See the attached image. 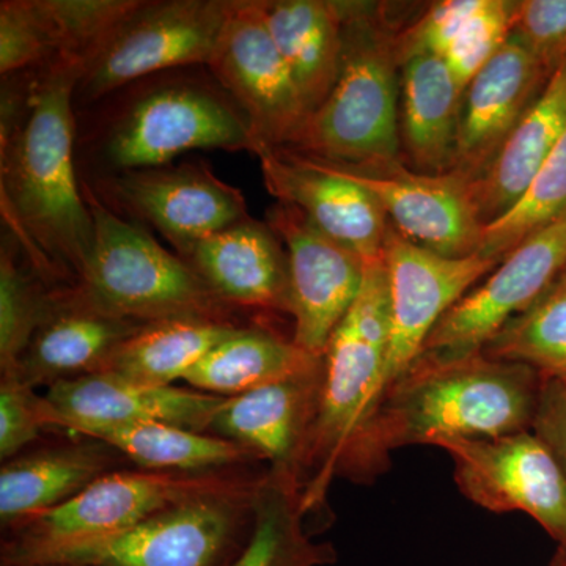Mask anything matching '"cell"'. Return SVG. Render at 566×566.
<instances>
[{"instance_id": "7bdbcfd3", "label": "cell", "mask_w": 566, "mask_h": 566, "mask_svg": "<svg viewBox=\"0 0 566 566\" xmlns=\"http://www.w3.org/2000/svg\"><path fill=\"white\" fill-rule=\"evenodd\" d=\"M566 379V378H565Z\"/></svg>"}, {"instance_id": "7a4b0ae2", "label": "cell", "mask_w": 566, "mask_h": 566, "mask_svg": "<svg viewBox=\"0 0 566 566\" xmlns=\"http://www.w3.org/2000/svg\"><path fill=\"white\" fill-rule=\"evenodd\" d=\"M248 115L208 66L163 71L76 112L81 181L172 164L196 150L255 151Z\"/></svg>"}, {"instance_id": "30bf717a", "label": "cell", "mask_w": 566, "mask_h": 566, "mask_svg": "<svg viewBox=\"0 0 566 566\" xmlns=\"http://www.w3.org/2000/svg\"><path fill=\"white\" fill-rule=\"evenodd\" d=\"M84 185L115 214L161 233L182 260L205 238L249 218L243 192L203 161L132 170Z\"/></svg>"}, {"instance_id": "74e56055", "label": "cell", "mask_w": 566, "mask_h": 566, "mask_svg": "<svg viewBox=\"0 0 566 566\" xmlns=\"http://www.w3.org/2000/svg\"><path fill=\"white\" fill-rule=\"evenodd\" d=\"M51 63L28 0L0 2V73L2 76Z\"/></svg>"}, {"instance_id": "3957f363", "label": "cell", "mask_w": 566, "mask_h": 566, "mask_svg": "<svg viewBox=\"0 0 566 566\" xmlns=\"http://www.w3.org/2000/svg\"><path fill=\"white\" fill-rule=\"evenodd\" d=\"M542 382L535 368L483 352L457 359L419 357L386 390L353 482H374L385 474L390 452L403 447L532 430Z\"/></svg>"}, {"instance_id": "d4e9b609", "label": "cell", "mask_w": 566, "mask_h": 566, "mask_svg": "<svg viewBox=\"0 0 566 566\" xmlns=\"http://www.w3.org/2000/svg\"><path fill=\"white\" fill-rule=\"evenodd\" d=\"M401 139L424 174L452 172L464 93L444 59L416 52L401 59Z\"/></svg>"}, {"instance_id": "6da1fadb", "label": "cell", "mask_w": 566, "mask_h": 566, "mask_svg": "<svg viewBox=\"0 0 566 566\" xmlns=\"http://www.w3.org/2000/svg\"><path fill=\"white\" fill-rule=\"evenodd\" d=\"M81 65L59 59L2 76V214L7 232L54 286L73 285L95 240L76 166Z\"/></svg>"}, {"instance_id": "8fae6325", "label": "cell", "mask_w": 566, "mask_h": 566, "mask_svg": "<svg viewBox=\"0 0 566 566\" xmlns=\"http://www.w3.org/2000/svg\"><path fill=\"white\" fill-rule=\"evenodd\" d=\"M458 490L491 513H526L566 553V475L534 430L491 439H446Z\"/></svg>"}, {"instance_id": "83f0119b", "label": "cell", "mask_w": 566, "mask_h": 566, "mask_svg": "<svg viewBox=\"0 0 566 566\" xmlns=\"http://www.w3.org/2000/svg\"><path fill=\"white\" fill-rule=\"evenodd\" d=\"M80 436L99 439L147 471L200 472L263 463L244 447L210 433L166 423L88 427Z\"/></svg>"}, {"instance_id": "f35d334b", "label": "cell", "mask_w": 566, "mask_h": 566, "mask_svg": "<svg viewBox=\"0 0 566 566\" xmlns=\"http://www.w3.org/2000/svg\"><path fill=\"white\" fill-rule=\"evenodd\" d=\"M535 431L549 446L566 475V379L557 376H543L536 406ZM565 553V551H560ZM566 554V553H565Z\"/></svg>"}, {"instance_id": "7402d4cb", "label": "cell", "mask_w": 566, "mask_h": 566, "mask_svg": "<svg viewBox=\"0 0 566 566\" xmlns=\"http://www.w3.org/2000/svg\"><path fill=\"white\" fill-rule=\"evenodd\" d=\"M65 434L61 441L33 444L20 455L2 461L0 521L3 531L66 504L104 475L134 468L128 458L99 439Z\"/></svg>"}, {"instance_id": "e575fe53", "label": "cell", "mask_w": 566, "mask_h": 566, "mask_svg": "<svg viewBox=\"0 0 566 566\" xmlns=\"http://www.w3.org/2000/svg\"><path fill=\"white\" fill-rule=\"evenodd\" d=\"M515 2L482 0L452 46L442 55L463 91L512 35Z\"/></svg>"}, {"instance_id": "836d02e7", "label": "cell", "mask_w": 566, "mask_h": 566, "mask_svg": "<svg viewBox=\"0 0 566 566\" xmlns=\"http://www.w3.org/2000/svg\"><path fill=\"white\" fill-rule=\"evenodd\" d=\"M137 0H29L52 61H81Z\"/></svg>"}, {"instance_id": "d6a6232c", "label": "cell", "mask_w": 566, "mask_h": 566, "mask_svg": "<svg viewBox=\"0 0 566 566\" xmlns=\"http://www.w3.org/2000/svg\"><path fill=\"white\" fill-rule=\"evenodd\" d=\"M566 212V129L512 210L483 227L480 255L501 263L510 252Z\"/></svg>"}, {"instance_id": "ee69618b", "label": "cell", "mask_w": 566, "mask_h": 566, "mask_svg": "<svg viewBox=\"0 0 566 566\" xmlns=\"http://www.w3.org/2000/svg\"><path fill=\"white\" fill-rule=\"evenodd\" d=\"M565 554V553H564Z\"/></svg>"}, {"instance_id": "cb8c5ba5", "label": "cell", "mask_w": 566, "mask_h": 566, "mask_svg": "<svg viewBox=\"0 0 566 566\" xmlns=\"http://www.w3.org/2000/svg\"><path fill=\"white\" fill-rule=\"evenodd\" d=\"M566 129V62L509 134L485 172L472 181L483 227L512 210Z\"/></svg>"}, {"instance_id": "ac0fdd59", "label": "cell", "mask_w": 566, "mask_h": 566, "mask_svg": "<svg viewBox=\"0 0 566 566\" xmlns=\"http://www.w3.org/2000/svg\"><path fill=\"white\" fill-rule=\"evenodd\" d=\"M44 398L50 433L129 423H166L208 433L226 400L191 387L139 385L102 371L57 382Z\"/></svg>"}, {"instance_id": "e0dca14e", "label": "cell", "mask_w": 566, "mask_h": 566, "mask_svg": "<svg viewBox=\"0 0 566 566\" xmlns=\"http://www.w3.org/2000/svg\"><path fill=\"white\" fill-rule=\"evenodd\" d=\"M256 156L264 186L279 203L304 212L327 237L359 253L381 259L387 216L374 196L322 159L289 148L259 145Z\"/></svg>"}, {"instance_id": "d6986e66", "label": "cell", "mask_w": 566, "mask_h": 566, "mask_svg": "<svg viewBox=\"0 0 566 566\" xmlns=\"http://www.w3.org/2000/svg\"><path fill=\"white\" fill-rule=\"evenodd\" d=\"M322 382L323 360L292 378L226 398L208 433L251 450L270 472L301 485Z\"/></svg>"}, {"instance_id": "60d3db41", "label": "cell", "mask_w": 566, "mask_h": 566, "mask_svg": "<svg viewBox=\"0 0 566 566\" xmlns=\"http://www.w3.org/2000/svg\"><path fill=\"white\" fill-rule=\"evenodd\" d=\"M554 566H566V554L560 553V556H558L556 564Z\"/></svg>"}, {"instance_id": "9c48e42d", "label": "cell", "mask_w": 566, "mask_h": 566, "mask_svg": "<svg viewBox=\"0 0 566 566\" xmlns=\"http://www.w3.org/2000/svg\"><path fill=\"white\" fill-rule=\"evenodd\" d=\"M232 0H137L82 59L74 112L163 71L207 66Z\"/></svg>"}, {"instance_id": "52a82bcc", "label": "cell", "mask_w": 566, "mask_h": 566, "mask_svg": "<svg viewBox=\"0 0 566 566\" xmlns=\"http://www.w3.org/2000/svg\"><path fill=\"white\" fill-rule=\"evenodd\" d=\"M266 472L259 464L200 472L137 468L112 472L66 504L3 531L0 564L13 566L52 547L118 534L200 495L249 490Z\"/></svg>"}, {"instance_id": "4316f807", "label": "cell", "mask_w": 566, "mask_h": 566, "mask_svg": "<svg viewBox=\"0 0 566 566\" xmlns=\"http://www.w3.org/2000/svg\"><path fill=\"white\" fill-rule=\"evenodd\" d=\"M323 357L312 356L262 324L240 327L212 348L182 378L188 387L218 397H237L311 370Z\"/></svg>"}, {"instance_id": "484cf974", "label": "cell", "mask_w": 566, "mask_h": 566, "mask_svg": "<svg viewBox=\"0 0 566 566\" xmlns=\"http://www.w3.org/2000/svg\"><path fill=\"white\" fill-rule=\"evenodd\" d=\"M264 24L311 115L333 91L340 71V2L260 0Z\"/></svg>"}, {"instance_id": "8d00e7d4", "label": "cell", "mask_w": 566, "mask_h": 566, "mask_svg": "<svg viewBox=\"0 0 566 566\" xmlns=\"http://www.w3.org/2000/svg\"><path fill=\"white\" fill-rule=\"evenodd\" d=\"M512 35L553 76L566 62V0L515 2Z\"/></svg>"}, {"instance_id": "4dcf8cb0", "label": "cell", "mask_w": 566, "mask_h": 566, "mask_svg": "<svg viewBox=\"0 0 566 566\" xmlns=\"http://www.w3.org/2000/svg\"><path fill=\"white\" fill-rule=\"evenodd\" d=\"M52 286L9 232L0 249V374L14 370L50 312Z\"/></svg>"}, {"instance_id": "277c9868", "label": "cell", "mask_w": 566, "mask_h": 566, "mask_svg": "<svg viewBox=\"0 0 566 566\" xmlns=\"http://www.w3.org/2000/svg\"><path fill=\"white\" fill-rule=\"evenodd\" d=\"M390 340L385 260L365 262L363 289L323 354V382L303 468L305 517L326 504L335 479L352 480L368 427L385 395Z\"/></svg>"}, {"instance_id": "5bb4252c", "label": "cell", "mask_w": 566, "mask_h": 566, "mask_svg": "<svg viewBox=\"0 0 566 566\" xmlns=\"http://www.w3.org/2000/svg\"><path fill=\"white\" fill-rule=\"evenodd\" d=\"M390 296V340L385 394L422 356L447 312L499 262L480 253L453 259L408 240L390 223L385 251ZM385 397V395H382Z\"/></svg>"}, {"instance_id": "ab89813d", "label": "cell", "mask_w": 566, "mask_h": 566, "mask_svg": "<svg viewBox=\"0 0 566 566\" xmlns=\"http://www.w3.org/2000/svg\"><path fill=\"white\" fill-rule=\"evenodd\" d=\"M554 285H566V266L565 270L562 271V274L558 275L557 281L553 283V286Z\"/></svg>"}, {"instance_id": "1f68e13d", "label": "cell", "mask_w": 566, "mask_h": 566, "mask_svg": "<svg viewBox=\"0 0 566 566\" xmlns=\"http://www.w3.org/2000/svg\"><path fill=\"white\" fill-rule=\"evenodd\" d=\"M488 356L566 378V285H554L524 314L505 324L483 349Z\"/></svg>"}, {"instance_id": "ba28073f", "label": "cell", "mask_w": 566, "mask_h": 566, "mask_svg": "<svg viewBox=\"0 0 566 566\" xmlns=\"http://www.w3.org/2000/svg\"><path fill=\"white\" fill-rule=\"evenodd\" d=\"M262 482L200 495L118 534L52 547L13 566H232L251 539Z\"/></svg>"}, {"instance_id": "4fadbf2b", "label": "cell", "mask_w": 566, "mask_h": 566, "mask_svg": "<svg viewBox=\"0 0 566 566\" xmlns=\"http://www.w3.org/2000/svg\"><path fill=\"white\" fill-rule=\"evenodd\" d=\"M566 266V212L517 245L438 323L422 356L457 359L482 353L495 334L545 296Z\"/></svg>"}, {"instance_id": "9a60e30c", "label": "cell", "mask_w": 566, "mask_h": 566, "mask_svg": "<svg viewBox=\"0 0 566 566\" xmlns=\"http://www.w3.org/2000/svg\"><path fill=\"white\" fill-rule=\"evenodd\" d=\"M266 222L289 255L293 342L312 356L323 357L363 289L367 260L327 237L290 205L271 207Z\"/></svg>"}, {"instance_id": "603a6c76", "label": "cell", "mask_w": 566, "mask_h": 566, "mask_svg": "<svg viewBox=\"0 0 566 566\" xmlns=\"http://www.w3.org/2000/svg\"><path fill=\"white\" fill-rule=\"evenodd\" d=\"M185 262L230 307L290 315L289 255L268 222L249 216L205 238Z\"/></svg>"}, {"instance_id": "ffe728a7", "label": "cell", "mask_w": 566, "mask_h": 566, "mask_svg": "<svg viewBox=\"0 0 566 566\" xmlns=\"http://www.w3.org/2000/svg\"><path fill=\"white\" fill-rule=\"evenodd\" d=\"M547 81L526 46L510 35L465 88L452 172L471 181L485 172Z\"/></svg>"}, {"instance_id": "b9f144b4", "label": "cell", "mask_w": 566, "mask_h": 566, "mask_svg": "<svg viewBox=\"0 0 566 566\" xmlns=\"http://www.w3.org/2000/svg\"><path fill=\"white\" fill-rule=\"evenodd\" d=\"M35 566H54V565H35Z\"/></svg>"}, {"instance_id": "5b68a950", "label": "cell", "mask_w": 566, "mask_h": 566, "mask_svg": "<svg viewBox=\"0 0 566 566\" xmlns=\"http://www.w3.org/2000/svg\"><path fill=\"white\" fill-rule=\"evenodd\" d=\"M340 10L344 50L337 81L292 150L345 167L400 161L398 41L374 7L340 2Z\"/></svg>"}, {"instance_id": "7c38bea8", "label": "cell", "mask_w": 566, "mask_h": 566, "mask_svg": "<svg viewBox=\"0 0 566 566\" xmlns=\"http://www.w3.org/2000/svg\"><path fill=\"white\" fill-rule=\"evenodd\" d=\"M207 66L248 115L259 145L296 147L311 112L264 24L260 0H232Z\"/></svg>"}, {"instance_id": "8992f818", "label": "cell", "mask_w": 566, "mask_h": 566, "mask_svg": "<svg viewBox=\"0 0 566 566\" xmlns=\"http://www.w3.org/2000/svg\"><path fill=\"white\" fill-rule=\"evenodd\" d=\"M95 223L87 262L73 286L112 315L140 324L196 319L251 326L222 303L191 264L159 245L144 227L104 207L81 181Z\"/></svg>"}, {"instance_id": "f1b7e54d", "label": "cell", "mask_w": 566, "mask_h": 566, "mask_svg": "<svg viewBox=\"0 0 566 566\" xmlns=\"http://www.w3.org/2000/svg\"><path fill=\"white\" fill-rule=\"evenodd\" d=\"M240 327L244 326L196 319L147 324L118 346L102 374L120 376L139 385L174 386Z\"/></svg>"}, {"instance_id": "2e32d148", "label": "cell", "mask_w": 566, "mask_h": 566, "mask_svg": "<svg viewBox=\"0 0 566 566\" xmlns=\"http://www.w3.org/2000/svg\"><path fill=\"white\" fill-rule=\"evenodd\" d=\"M327 164L367 189L408 240L453 259L479 252L483 222L472 181L463 175L412 172L401 161L367 167Z\"/></svg>"}, {"instance_id": "44dd1931", "label": "cell", "mask_w": 566, "mask_h": 566, "mask_svg": "<svg viewBox=\"0 0 566 566\" xmlns=\"http://www.w3.org/2000/svg\"><path fill=\"white\" fill-rule=\"evenodd\" d=\"M145 326L96 307L73 286H59L50 312L10 371L33 389L98 374L118 346Z\"/></svg>"}, {"instance_id": "f546056e", "label": "cell", "mask_w": 566, "mask_h": 566, "mask_svg": "<svg viewBox=\"0 0 566 566\" xmlns=\"http://www.w3.org/2000/svg\"><path fill=\"white\" fill-rule=\"evenodd\" d=\"M301 485L268 471L256 491L251 539L232 566H327L337 562L331 543L315 542L305 527Z\"/></svg>"}, {"instance_id": "d590c367", "label": "cell", "mask_w": 566, "mask_h": 566, "mask_svg": "<svg viewBox=\"0 0 566 566\" xmlns=\"http://www.w3.org/2000/svg\"><path fill=\"white\" fill-rule=\"evenodd\" d=\"M44 395L22 381L14 371L0 374V460L20 455L48 431Z\"/></svg>"}]
</instances>
